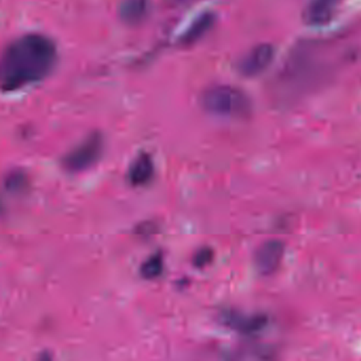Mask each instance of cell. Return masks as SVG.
<instances>
[{
  "instance_id": "obj_1",
  "label": "cell",
  "mask_w": 361,
  "mask_h": 361,
  "mask_svg": "<svg viewBox=\"0 0 361 361\" xmlns=\"http://www.w3.org/2000/svg\"><path fill=\"white\" fill-rule=\"evenodd\" d=\"M57 62V49L46 35H22L6 49L1 62V87L16 92L42 81Z\"/></svg>"
},
{
  "instance_id": "obj_2",
  "label": "cell",
  "mask_w": 361,
  "mask_h": 361,
  "mask_svg": "<svg viewBox=\"0 0 361 361\" xmlns=\"http://www.w3.org/2000/svg\"><path fill=\"white\" fill-rule=\"evenodd\" d=\"M204 107L214 115L246 117L251 111L250 99L239 88L218 85L210 88L203 97Z\"/></svg>"
},
{
  "instance_id": "obj_3",
  "label": "cell",
  "mask_w": 361,
  "mask_h": 361,
  "mask_svg": "<svg viewBox=\"0 0 361 361\" xmlns=\"http://www.w3.org/2000/svg\"><path fill=\"white\" fill-rule=\"evenodd\" d=\"M103 150H104L103 136L94 132L64 157V168L73 173L88 170L99 162V159L102 156Z\"/></svg>"
},
{
  "instance_id": "obj_4",
  "label": "cell",
  "mask_w": 361,
  "mask_h": 361,
  "mask_svg": "<svg viewBox=\"0 0 361 361\" xmlns=\"http://www.w3.org/2000/svg\"><path fill=\"white\" fill-rule=\"evenodd\" d=\"M274 53V47L271 44L264 43L257 45L239 62V70L243 76L248 78L259 76L271 65Z\"/></svg>"
},
{
  "instance_id": "obj_5",
  "label": "cell",
  "mask_w": 361,
  "mask_h": 361,
  "mask_svg": "<svg viewBox=\"0 0 361 361\" xmlns=\"http://www.w3.org/2000/svg\"><path fill=\"white\" fill-rule=\"evenodd\" d=\"M285 251V245L278 239H269L255 253V267L262 276H271L280 267Z\"/></svg>"
},
{
  "instance_id": "obj_6",
  "label": "cell",
  "mask_w": 361,
  "mask_h": 361,
  "mask_svg": "<svg viewBox=\"0 0 361 361\" xmlns=\"http://www.w3.org/2000/svg\"><path fill=\"white\" fill-rule=\"evenodd\" d=\"M220 318L226 327L245 335L257 333L267 325V318L265 316H248L236 311H224Z\"/></svg>"
},
{
  "instance_id": "obj_7",
  "label": "cell",
  "mask_w": 361,
  "mask_h": 361,
  "mask_svg": "<svg viewBox=\"0 0 361 361\" xmlns=\"http://www.w3.org/2000/svg\"><path fill=\"white\" fill-rule=\"evenodd\" d=\"M340 0H309L305 8V22L311 26H323L331 22Z\"/></svg>"
},
{
  "instance_id": "obj_8",
  "label": "cell",
  "mask_w": 361,
  "mask_h": 361,
  "mask_svg": "<svg viewBox=\"0 0 361 361\" xmlns=\"http://www.w3.org/2000/svg\"><path fill=\"white\" fill-rule=\"evenodd\" d=\"M154 175V162L148 153L138 155L129 166L127 178L135 187H141L152 180Z\"/></svg>"
},
{
  "instance_id": "obj_9",
  "label": "cell",
  "mask_w": 361,
  "mask_h": 361,
  "mask_svg": "<svg viewBox=\"0 0 361 361\" xmlns=\"http://www.w3.org/2000/svg\"><path fill=\"white\" fill-rule=\"evenodd\" d=\"M148 9V0H122L119 6L120 18L125 24H138L146 17Z\"/></svg>"
},
{
  "instance_id": "obj_10",
  "label": "cell",
  "mask_w": 361,
  "mask_h": 361,
  "mask_svg": "<svg viewBox=\"0 0 361 361\" xmlns=\"http://www.w3.org/2000/svg\"><path fill=\"white\" fill-rule=\"evenodd\" d=\"M213 16L211 14H205L201 17L198 18L185 33L183 39L185 43H192L197 41L198 38L203 36L204 34L209 31L213 24Z\"/></svg>"
},
{
  "instance_id": "obj_11",
  "label": "cell",
  "mask_w": 361,
  "mask_h": 361,
  "mask_svg": "<svg viewBox=\"0 0 361 361\" xmlns=\"http://www.w3.org/2000/svg\"><path fill=\"white\" fill-rule=\"evenodd\" d=\"M162 271H164V257L160 253L150 255L140 267V274L148 280L158 278Z\"/></svg>"
},
{
  "instance_id": "obj_12",
  "label": "cell",
  "mask_w": 361,
  "mask_h": 361,
  "mask_svg": "<svg viewBox=\"0 0 361 361\" xmlns=\"http://www.w3.org/2000/svg\"><path fill=\"white\" fill-rule=\"evenodd\" d=\"M28 185L26 173L20 170L12 171L5 179V187L10 193H20Z\"/></svg>"
},
{
  "instance_id": "obj_13",
  "label": "cell",
  "mask_w": 361,
  "mask_h": 361,
  "mask_svg": "<svg viewBox=\"0 0 361 361\" xmlns=\"http://www.w3.org/2000/svg\"><path fill=\"white\" fill-rule=\"evenodd\" d=\"M214 259V253L209 247H204V248L197 250L194 255V265L197 268H204L209 265Z\"/></svg>"
}]
</instances>
